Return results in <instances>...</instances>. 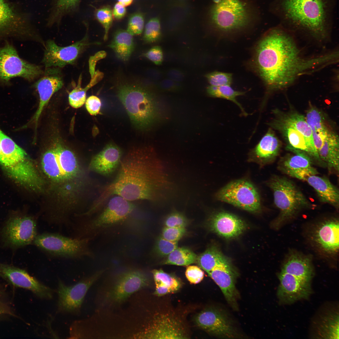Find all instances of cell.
<instances>
[{
  "label": "cell",
  "mask_w": 339,
  "mask_h": 339,
  "mask_svg": "<svg viewBox=\"0 0 339 339\" xmlns=\"http://www.w3.org/2000/svg\"><path fill=\"white\" fill-rule=\"evenodd\" d=\"M336 51L306 57L291 37L279 28L266 32L257 44L254 64L269 91L286 88L302 75L320 70L338 61Z\"/></svg>",
  "instance_id": "1"
},
{
  "label": "cell",
  "mask_w": 339,
  "mask_h": 339,
  "mask_svg": "<svg viewBox=\"0 0 339 339\" xmlns=\"http://www.w3.org/2000/svg\"><path fill=\"white\" fill-rule=\"evenodd\" d=\"M115 179L102 189L93 205L99 210L115 196L132 202H155L163 197L170 183L153 149L140 146L131 148L122 158Z\"/></svg>",
  "instance_id": "2"
},
{
  "label": "cell",
  "mask_w": 339,
  "mask_h": 339,
  "mask_svg": "<svg viewBox=\"0 0 339 339\" xmlns=\"http://www.w3.org/2000/svg\"><path fill=\"white\" fill-rule=\"evenodd\" d=\"M280 4L287 20L318 39L326 38L329 0H281Z\"/></svg>",
  "instance_id": "3"
},
{
  "label": "cell",
  "mask_w": 339,
  "mask_h": 339,
  "mask_svg": "<svg viewBox=\"0 0 339 339\" xmlns=\"http://www.w3.org/2000/svg\"><path fill=\"white\" fill-rule=\"evenodd\" d=\"M209 14L213 27L223 33L245 29L259 19L253 0H219L212 5Z\"/></svg>",
  "instance_id": "4"
},
{
  "label": "cell",
  "mask_w": 339,
  "mask_h": 339,
  "mask_svg": "<svg viewBox=\"0 0 339 339\" xmlns=\"http://www.w3.org/2000/svg\"><path fill=\"white\" fill-rule=\"evenodd\" d=\"M118 97L133 124L140 129L150 127L158 116L157 104L151 93L139 84L120 83L117 87Z\"/></svg>",
  "instance_id": "5"
},
{
  "label": "cell",
  "mask_w": 339,
  "mask_h": 339,
  "mask_svg": "<svg viewBox=\"0 0 339 339\" xmlns=\"http://www.w3.org/2000/svg\"><path fill=\"white\" fill-rule=\"evenodd\" d=\"M0 164L14 179L35 191L41 190L44 181L26 152L3 132L0 138Z\"/></svg>",
  "instance_id": "6"
},
{
  "label": "cell",
  "mask_w": 339,
  "mask_h": 339,
  "mask_svg": "<svg viewBox=\"0 0 339 339\" xmlns=\"http://www.w3.org/2000/svg\"><path fill=\"white\" fill-rule=\"evenodd\" d=\"M266 184L272 191L274 204L280 211L276 227H279L302 209L312 206L296 184L285 177L274 175Z\"/></svg>",
  "instance_id": "7"
},
{
  "label": "cell",
  "mask_w": 339,
  "mask_h": 339,
  "mask_svg": "<svg viewBox=\"0 0 339 339\" xmlns=\"http://www.w3.org/2000/svg\"><path fill=\"white\" fill-rule=\"evenodd\" d=\"M41 165L47 177L53 183L59 185H67L78 178L80 173L74 153L59 144L43 154Z\"/></svg>",
  "instance_id": "8"
},
{
  "label": "cell",
  "mask_w": 339,
  "mask_h": 339,
  "mask_svg": "<svg viewBox=\"0 0 339 339\" xmlns=\"http://www.w3.org/2000/svg\"><path fill=\"white\" fill-rule=\"evenodd\" d=\"M40 39L25 13L9 0H0V46L10 39L38 42Z\"/></svg>",
  "instance_id": "9"
},
{
  "label": "cell",
  "mask_w": 339,
  "mask_h": 339,
  "mask_svg": "<svg viewBox=\"0 0 339 339\" xmlns=\"http://www.w3.org/2000/svg\"><path fill=\"white\" fill-rule=\"evenodd\" d=\"M40 66L30 63L19 56L17 50L9 40L0 46V86L10 85L16 78L32 81L43 74Z\"/></svg>",
  "instance_id": "10"
},
{
  "label": "cell",
  "mask_w": 339,
  "mask_h": 339,
  "mask_svg": "<svg viewBox=\"0 0 339 339\" xmlns=\"http://www.w3.org/2000/svg\"><path fill=\"white\" fill-rule=\"evenodd\" d=\"M89 241L88 238L73 239L46 233L36 236L33 242L37 247L52 255L77 258L93 256L88 247Z\"/></svg>",
  "instance_id": "11"
},
{
  "label": "cell",
  "mask_w": 339,
  "mask_h": 339,
  "mask_svg": "<svg viewBox=\"0 0 339 339\" xmlns=\"http://www.w3.org/2000/svg\"><path fill=\"white\" fill-rule=\"evenodd\" d=\"M215 196L218 200L250 212L257 213L261 210L258 191L251 182L246 179L229 183L218 191Z\"/></svg>",
  "instance_id": "12"
},
{
  "label": "cell",
  "mask_w": 339,
  "mask_h": 339,
  "mask_svg": "<svg viewBox=\"0 0 339 339\" xmlns=\"http://www.w3.org/2000/svg\"><path fill=\"white\" fill-rule=\"evenodd\" d=\"M100 44L99 42H89L88 32L80 40L65 47L59 46L53 40H49L45 44L42 62L46 68L62 67L75 63L90 46Z\"/></svg>",
  "instance_id": "13"
},
{
  "label": "cell",
  "mask_w": 339,
  "mask_h": 339,
  "mask_svg": "<svg viewBox=\"0 0 339 339\" xmlns=\"http://www.w3.org/2000/svg\"><path fill=\"white\" fill-rule=\"evenodd\" d=\"M105 271L102 270L72 286L58 281V309L62 312L78 314L88 290Z\"/></svg>",
  "instance_id": "14"
},
{
  "label": "cell",
  "mask_w": 339,
  "mask_h": 339,
  "mask_svg": "<svg viewBox=\"0 0 339 339\" xmlns=\"http://www.w3.org/2000/svg\"><path fill=\"white\" fill-rule=\"evenodd\" d=\"M148 279L140 270L130 269L119 273L105 296L110 304L122 302L132 294L147 286Z\"/></svg>",
  "instance_id": "15"
},
{
  "label": "cell",
  "mask_w": 339,
  "mask_h": 339,
  "mask_svg": "<svg viewBox=\"0 0 339 339\" xmlns=\"http://www.w3.org/2000/svg\"><path fill=\"white\" fill-rule=\"evenodd\" d=\"M213 269L208 273L218 286L228 304L238 309L239 293L236 287L238 273L231 261L223 254Z\"/></svg>",
  "instance_id": "16"
},
{
  "label": "cell",
  "mask_w": 339,
  "mask_h": 339,
  "mask_svg": "<svg viewBox=\"0 0 339 339\" xmlns=\"http://www.w3.org/2000/svg\"><path fill=\"white\" fill-rule=\"evenodd\" d=\"M135 207L132 202L115 195L110 198L101 213L85 226L86 231H93L119 223L129 217Z\"/></svg>",
  "instance_id": "17"
},
{
  "label": "cell",
  "mask_w": 339,
  "mask_h": 339,
  "mask_svg": "<svg viewBox=\"0 0 339 339\" xmlns=\"http://www.w3.org/2000/svg\"><path fill=\"white\" fill-rule=\"evenodd\" d=\"M195 321L199 327L218 337L231 339L239 336L230 320L220 309H205L196 315Z\"/></svg>",
  "instance_id": "18"
},
{
  "label": "cell",
  "mask_w": 339,
  "mask_h": 339,
  "mask_svg": "<svg viewBox=\"0 0 339 339\" xmlns=\"http://www.w3.org/2000/svg\"><path fill=\"white\" fill-rule=\"evenodd\" d=\"M0 277L15 287L28 289L43 299L51 298L53 290L30 276L25 270L0 263Z\"/></svg>",
  "instance_id": "19"
},
{
  "label": "cell",
  "mask_w": 339,
  "mask_h": 339,
  "mask_svg": "<svg viewBox=\"0 0 339 339\" xmlns=\"http://www.w3.org/2000/svg\"><path fill=\"white\" fill-rule=\"evenodd\" d=\"M3 235L6 242L13 246H23L31 244L36 236V221L30 217L11 218L3 229Z\"/></svg>",
  "instance_id": "20"
},
{
  "label": "cell",
  "mask_w": 339,
  "mask_h": 339,
  "mask_svg": "<svg viewBox=\"0 0 339 339\" xmlns=\"http://www.w3.org/2000/svg\"><path fill=\"white\" fill-rule=\"evenodd\" d=\"M153 321L146 336L150 338H187L181 320L173 314H158Z\"/></svg>",
  "instance_id": "21"
},
{
  "label": "cell",
  "mask_w": 339,
  "mask_h": 339,
  "mask_svg": "<svg viewBox=\"0 0 339 339\" xmlns=\"http://www.w3.org/2000/svg\"><path fill=\"white\" fill-rule=\"evenodd\" d=\"M60 70L57 67L46 68L43 76L34 84L40 98L38 109L31 120L35 123V129L45 105L53 94L63 86V80Z\"/></svg>",
  "instance_id": "22"
},
{
  "label": "cell",
  "mask_w": 339,
  "mask_h": 339,
  "mask_svg": "<svg viewBox=\"0 0 339 339\" xmlns=\"http://www.w3.org/2000/svg\"><path fill=\"white\" fill-rule=\"evenodd\" d=\"M274 114L275 118L268 125L282 134L288 144V148L304 151L320 161L315 147L309 142L299 130L277 114Z\"/></svg>",
  "instance_id": "23"
},
{
  "label": "cell",
  "mask_w": 339,
  "mask_h": 339,
  "mask_svg": "<svg viewBox=\"0 0 339 339\" xmlns=\"http://www.w3.org/2000/svg\"><path fill=\"white\" fill-rule=\"evenodd\" d=\"M280 284L277 291L279 300L290 304L308 298L311 292L310 282L281 272L278 275Z\"/></svg>",
  "instance_id": "24"
},
{
  "label": "cell",
  "mask_w": 339,
  "mask_h": 339,
  "mask_svg": "<svg viewBox=\"0 0 339 339\" xmlns=\"http://www.w3.org/2000/svg\"><path fill=\"white\" fill-rule=\"evenodd\" d=\"M120 148L114 143L107 144L91 159L89 170L102 176H108L119 167L122 159Z\"/></svg>",
  "instance_id": "25"
},
{
  "label": "cell",
  "mask_w": 339,
  "mask_h": 339,
  "mask_svg": "<svg viewBox=\"0 0 339 339\" xmlns=\"http://www.w3.org/2000/svg\"><path fill=\"white\" fill-rule=\"evenodd\" d=\"M209 226L211 230L227 239L236 237L246 228L245 223L236 216L226 212H219L210 218Z\"/></svg>",
  "instance_id": "26"
},
{
  "label": "cell",
  "mask_w": 339,
  "mask_h": 339,
  "mask_svg": "<svg viewBox=\"0 0 339 339\" xmlns=\"http://www.w3.org/2000/svg\"><path fill=\"white\" fill-rule=\"evenodd\" d=\"M281 144L274 132L269 129L259 143L249 152L248 161L261 167L273 162L278 155Z\"/></svg>",
  "instance_id": "27"
},
{
  "label": "cell",
  "mask_w": 339,
  "mask_h": 339,
  "mask_svg": "<svg viewBox=\"0 0 339 339\" xmlns=\"http://www.w3.org/2000/svg\"><path fill=\"white\" fill-rule=\"evenodd\" d=\"M339 226L338 220L331 219L320 223L313 233L314 242L326 253L336 254L338 250Z\"/></svg>",
  "instance_id": "28"
},
{
  "label": "cell",
  "mask_w": 339,
  "mask_h": 339,
  "mask_svg": "<svg viewBox=\"0 0 339 339\" xmlns=\"http://www.w3.org/2000/svg\"><path fill=\"white\" fill-rule=\"evenodd\" d=\"M306 181L315 191L320 200L329 204L338 209L339 206V191L326 177L316 175L309 176Z\"/></svg>",
  "instance_id": "29"
},
{
  "label": "cell",
  "mask_w": 339,
  "mask_h": 339,
  "mask_svg": "<svg viewBox=\"0 0 339 339\" xmlns=\"http://www.w3.org/2000/svg\"><path fill=\"white\" fill-rule=\"evenodd\" d=\"M305 118L311 130L314 145L318 153L326 136L331 129L328 126L323 114L314 106H311L308 110Z\"/></svg>",
  "instance_id": "30"
},
{
  "label": "cell",
  "mask_w": 339,
  "mask_h": 339,
  "mask_svg": "<svg viewBox=\"0 0 339 339\" xmlns=\"http://www.w3.org/2000/svg\"><path fill=\"white\" fill-rule=\"evenodd\" d=\"M281 271L309 282L313 275L310 258L297 253L289 256L284 263Z\"/></svg>",
  "instance_id": "31"
},
{
  "label": "cell",
  "mask_w": 339,
  "mask_h": 339,
  "mask_svg": "<svg viewBox=\"0 0 339 339\" xmlns=\"http://www.w3.org/2000/svg\"><path fill=\"white\" fill-rule=\"evenodd\" d=\"M318 154L320 161L325 164L329 170L338 172L339 137L331 130L326 136L323 145L318 152Z\"/></svg>",
  "instance_id": "32"
},
{
  "label": "cell",
  "mask_w": 339,
  "mask_h": 339,
  "mask_svg": "<svg viewBox=\"0 0 339 339\" xmlns=\"http://www.w3.org/2000/svg\"><path fill=\"white\" fill-rule=\"evenodd\" d=\"M108 46L112 49L116 56L124 62L129 60L134 51L133 36L126 30H120L115 33Z\"/></svg>",
  "instance_id": "33"
},
{
  "label": "cell",
  "mask_w": 339,
  "mask_h": 339,
  "mask_svg": "<svg viewBox=\"0 0 339 339\" xmlns=\"http://www.w3.org/2000/svg\"><path fill=\"white\" fill-rule=\"evenodd\" d=\"M294 154L282 158L279 161V169L287 175L295 171L312 167L310 156L305 152L293 149Z\"/></svg>",
  "instance_id": "34"
},
{
  "label": "cell",
  "mask_w": 339,
  "mask_h": 339,
  "mask_svg": "<svg viewBox=\"0 0 339 339\" xmlns=\"http://www.w3.org/2000/svg\"><path fill=\"white\" fill-rule=\"evenodd\" d=\"M155 284L153 293L158 296L174 293L181 286L180 281L173 274L165 272L161 269H154L152 271Z\"/></svg>",
  "instance_id": "35"
},
{
  "label": "cell",
  "mask_w": 339,
  "mask_h": 339,
  "mask_svg": "<svg viewBox=\"0 0 339 339\" xmlns=\"http://www.w3.org/2000/svg\"><path fill=\"white\" fill-rule=\"evenodd\" d=\"M316 324L319 336L325 338H339V316L336 311H330L320 316Z\"/></svg>",
  "instance_id": "36"
},
{
  "label": "cell",
  "mask_w": 339,
  "mask_h": 339,
  "mask_svg": "<svg viewBox=\"0 0 339 339\" xmlns=\"http://www.w3.org/2000/svg\"><path fill=\"white\" fill-rule=\"evenodd\" d=\"M103 76L104 74L102 72L99 70H97L91 78L89 83L85 87L83 88L81 87L82 77L81 74L77 86L69 94L68 100L70 105L75 108L82 106L86 100L87 91L102 80Z\"/></svg>",
  "instance_id": "37"
},
{
  "label": "cell",
  "mask_w": 339,
  "mask_h": 339,
  "mask_svg": "<svg viewBox=\"0 0 339 339\" xmlns=\"http://www.w3.org/2000/svg\"><path fill=\"white\" fill-rule=\"evenodd\" d=\"M81 0H54L48 24L59 23L65 15L76 10Z\"/></svg>",
  "instance_id": "38"
},
{
  "label": "cell",
  "mask_w": 339,
  "mask_h": 339,
  "mask_svg": "<svg viewBox=\"0 0 339 339\" xmlns=\"http://www.w3.org/2000/svg\"><path fill=\"white\" fill-rule=\"evenodd\" d=\"M197 256L186 247H177L169 254L164 262L165 264L186 266L196 262Z\"/></svg>",
  "instance_id": "39"
},
{
  "label": "cell",
  "mask_w": 339,
  "mask_h": 339,
  "mask_svg": "<svg viewBox=\"0 0 339 339\" xmlns=\"http://www.w3.org/2000/svg\"><path fill=\"white\" fill-rule=\"evenodd\" d=\"M207 90L208 95L211 97L223 98L234 102L239 107L244 115H247V113L236 99L237 97L244 94L245 92L235 91L229 85L218 86L210 85L207 88Z\"/></svg>",
  "instance_id": "40"
},
{
  "label": "cell",
  "mask_w": 339,
  "mask_h": 339,
  "mask_svg": "<svg viewBox=\"0 0 339 339\" xmlns=\"http://www.w3.org/2000/svg\"><path fill=\"white\" fill-rule=\"evenodd\" d=\"M222 252L218 248L212 246L197 256L196 262L207 273L214 268Z\"/></svg>",
  "instance_id": "41"
},
{
  "label": "cell",
  "mask_w": 339,
  "mask_h": 339,
  "mask_svg": "<svg viewBox=\"0 0 339 339\" xmlns=\"http://www.w3.org/2000/svg\"><path fill=\"white\" fill-rule=\"evenodd\" d=\"M161 36V27L159 19L152 18L145 26L143 40L146 43H152L158 40Z\"/></svg>",
  "instance_id": "42"
},
{
  "label": "cell",
  "mask_w": 339,
  "mask_h": 339,
  "mask_svg": "<svg viewBox=\"0 0 339 339\" xmlns=\"http://www.w3.org/2000/svg\"><path fill=\"white\" fill-rule=\"evenodd\" d=\"M95 16L104 29V40L106 41L108 39L109 31L113 21L112 10L110 7L104 6L95 9Z\"/></svg>",
  "instance_id": "43"
},
{
  "label": "cell",
  "mask_w": 339,
  "mask_h": 339,
  "mask_svg": "<svg viewBox=\"0 0 339 339\" xmlns=\"http://www.w3.org/2000/svg\"><path fill=\"white\" fill-rule=\"evenodd\" d=\"M205 76L210 85L213 86L230 85L232 81L231 73L215 71L206 74Z\"/></svg>",
  "instance_id": "44"
},
{
  "label": "cell",
  "mask_w": 339,
  "mask_h": 339,
  "mask_svg": "<svg viewBox=\"0 0 339 339\" xmlns=\"http://www.w3.org/2000/svg\"><path fill=\"white\" fill-rule=\"evenodd\" d=\"M144 25V19L142 14L136 13L130 17L126 31L132 36L137 35L143 32Z\"/></svg>",
  "instance_id": "45"
},
{
  "label": "cell",
  "mask_w": 339,
  "mask_h": 339,
  "mask_svg": "<svg viewBox=\"0 0 339 339\" xmlns=\"http://www.w3.org/2000/svg\"><path fill=\"white\" fill-rule=\"evenodd\" d=\"M177 247V242L170 241L160 236L156 242L154 250L159 255L164 256H168Z\"/></svg>",
  "instance_id": "46"
},
{
  "label": "cell",
  "mask_w": 339,
  "mask_h": 339,
  "mask_svg": "<svg viewBox=\"0 0 339 339\" xmlns=\"http://www.w3.org/2000/svg\"><path fill=\"white\" fill-rule=\"evenodd\" d=\"M188 224V220L184 215L179 212L174 211L166 217L164 221L165 227L185 228Z\"/></svg>",
  "instance_id": "47"
},
{
  "label": "cell",
  "mask_w": 339,
  "mask_h": 339,
  "mask_svg": "<svg viewBox=\"0 0 339 339\" xmlns=\"http://www.w3.org/2000/svg\"><path fill=\"white\" fill-rule=\"evenodd\" d=\"M186 232L185 228L165 227L163 229L161 236L172 242H178Z\"/></svg>",
  "instance_id": "48"
},
{
  "label": "cell",
  "mask_w": 339,
  "mask_h": 339,
  "mask_svg": "<svg viewBox=\"0 0 339 339\" xmlns=\"http://www.w3.org/2000/svg\"><path fill=\"white\" fill-rule=\"evenodd\" d=\"M185 275L188 280L193 284L200 282L204 277L203 271L199 267L194 265L190 266L187 267Z\"/></svg>",
  "instance_id": "49"
},
{
  "label": "cell",
  "mask_w": 339,
  "mask_h": 339,
  "mask_svg": "<svg viewBox=\"0 0 339 339\" xmlns=\"http://www.w3.org/2000/svg\"><path fill=\"white\" fill-rule=\"evenodd\" d=\"M85 103L86 110L90 115L95 116L100 113L101 103L98 97L94 95L90 96L86 100Z\"/></svg>",
  "instance_id": "50"
},
{
  "label": "cell",
  "mask_w": 339,
  "mask_h": 339,
  "mask_svg": "<svg viewBox=\"0 0 339 339\" xmlns=\"http://www.w3.org/2000/svg\"><path fill=\"white\" fill-rule=\"evenodd\" d=\"M144 56L157 65H161L163 61V55L161 48L159 46L152 47Z\"/></svg>",
  "instance_id": "51"
},
{
  "label": "cell",
  "mask_w": 339,
  "mask_h": 339,
  "mask_svg": "<svg viewBox=\"0 0 339 339\" xmlns=\"http://www.w3.org/2000/svg\"><path fill=\"white\" fill-rule=\"evenodd\" d=\"M318 174L316 170L311 167L295 171L290 173L288 175L300 180L306 181L309 176Z\"/></svg>",
  "instance_id": "52"
},
{
  "label": "cell",
  "mask_w": 339,
  "mask_h": 339,
  "mask_svg": "<svg viewBox=\"0 0 339 339\" xmlns=\"http://www.w3.org/2000/svg\"><path fill=\"white\" fill-rule=\"evenodd\" d=\"M160 89L165 91H176L180 90L182 85L180 83L174 81L169 78L161 80L159 83Z\"/></svg>",
  "instance_id": "53"
},
{
  "label": "cell",
  "mask_w": 339,
  "mask_h": 339,
  "mask_svg": "<svg viewBox=\"0 0 339 339\" xmlns=\"http://www.w3.org/2000/svg\"><path fill=\"white\" fill-rule=\"evenodd\" d=\"M106 56V53L104 51H99L94 56H91L89 60V71L91 78L94 74L97 62L100 60L105 58Z\"/></svg>",
  "instance_id": "54"
},
{
  "label": "cell",
  "mask_w": 339,
  "mask_h": 339,
  "mask_svg": "<svg viewBox=\"0 0 339 339\" xmlns=\"http://www.w3.org/2000/svg\"><path fill=\"white\" fill-rule=\"evenodd\" d=\"M166 74L168 78L179 83L183 81L186 76L183 71L176 68L169 69L167 71Z\"/></svg>",
  "instance_id": "55"
},
{
  "label": "cell",
  "mask_w": 339,
  "mask_h": 339,
  "mask_svg": "<svg viewBox=\"0 0 339 339\" xmlns=\"http://www.w3.org/2000/svg\"><path fill=\"white\" fill-rule=\"evenodd\" d=\"M112 12L113 18L116 20L121 19L125 16L126 13L125 7L118 2L115 5Z\"/></svg>",
  "instance_id": "56"
},
{
  "label": "cell",
  "mask_w": 339,
  "mask_h": 339,
  "mask_svg": "<svg viewBox=\"0 0 339 339\" xmlns=\"http://www.w3.org/2000/svg\"><path fill=\"white\" fill-rule=\"evenodd\" d=\"M3 314L13 315L10 309L0 301V315Z\"/></svg>",
  "instance_id": "57"
},
{
  "label": "cell",
  "mask_w": 339,
  "mask_h": 339,
  "mask_svg": "<svg viewBox=\"0 0 339 339\" xmlns=\"http://www.w3.org/2000/svg\"><path fill=\"white\" fill-rule=\"evenodd\" d=\"M118 2L124 7H127L131 5L133 0H117Z\"/></svg>",
  "instance_id": "58"
},
{
  "label": "cell",
  "mask_w": 339,
  "mask_h": 339,
  "mask_svg": "<svg viewBox=\"0 0 339 339\" xmlns=\"http://www.w3.org/2000/svg\"><path fill=\"white\" fill-rule=\"evenodd\" d=\"M2 132L0 129V159H1V147H0V138H1V134Z\"/></svg>",
  "instance_id": "59"
}]
</instances>
